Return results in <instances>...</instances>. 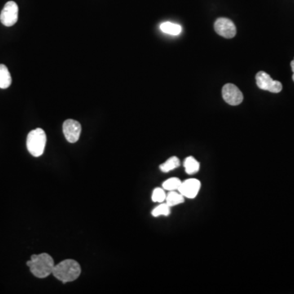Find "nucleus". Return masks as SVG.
I'll use <instances>...</instances> for the list:
<instances>
[{
	"mask_svg": "<svg viewBox=\"0 0 294 294\" xmlns=\"http://www.w3.org/2000/svg\"><path fill=\"white\" fill-rule=\"evenodd\" d=\"M27 265L29 266L31 273L40 279H44L53 274L55 266L53 257L48 253L32 255Z\"/></svg>",
	"mask_w": 294,
	"mask_h": 294,
	"instance_id": "1",
	"label": "nucleus"
},
{
	"mask_svg": "<svg viewBox=\"0 0 294 294\" xmlns=\"http://www.w3.org/2000/svg\"><path fill=\"white\" fill-rule=\"evenodd\" d=\"M81 274L80 264L73 259H67L55 265L53 274L62 283H68L77 279Z\"/></svg>",
	"mask_w": 294,
	"mask_h": 294,
	"instance_id": "2",
	"label": "nucleus"
},
{
	"mask_svg": "<svg viewBox=\"0 0 294 294\" xmlns=\"http://www.w3.org/2000/svg\"><path fill=\"white\" fill-rule=\"evenodd\" d=\"M47 136L42 128H36L31 131L27 136V150L31 155L40 157L44 154L46 146Z\"/></svg>",
	"mask_w": 294,
	"mask_h": 294,
	"instance_id": "3",
	"label": "nucleus"
},
{
	"mask_svg": "<svg viewBox=\"0 0 294 294\" xmlns=\"http://www.w3.org/2000/svg\"><path fill=\"white\" fill-rule=\"evenodd\" d=\"M256 85L259 89L269 91L270 93H278L283 89V85L277 80H272L267 73L259 71L256 76Z\"/></svg>",
	"mask_w": 294,
	"mask_h": 294,
	"instance_id": "4",
	"label": "nucleus"
},
{
	"mask_svg": "<svg viewBox=\"0 0 294 294\" xmlns=\"http://www.w3.org/2000/svg\"><path fill=\"white\" fill-rule=\"evenodd\" d=\"M18 5L14 1H9L0 14V22L5 27H13L18 22Z\"/></svg>",
	"mask_w": 294,
	"mask_h": 294,
	"instance_id": "5",
	"label": "nucleus"
},
{
	"mask_svg": "<svg viewBox=\"0 0 294 294\" xmlns=\"http://www.w3.org/2000/svg\"><path fill=\"white\" fill-rule=\"evenodd\" d=\"M221 93L224 101L230 106H238L243 102V93L234 84H225L221 90Z\"/></svg>",
	"mask_w": 294,
	"mask_h": 294,
	"instance_id": "6",
	"label": "nucleus"
},
{
	"mask_svg": "<svg viewBox=\"0 0 294 294\" xmlns=\"http://www.w3.org/2000/svg\"><path fill=\"white\" fill-rule=\"evenodd\" d=\"M214 30L219 36L226 39H232L236 35V27L228 18H218L215 22Z\"/></svg>",
	"mask_w": 294,
	"mask_h": 294,
	"instance_id": "7",
	"label": "nucleus"
},
{
	"mask_svg": "<svg viewBox=\"0 0 294 294\" xmlns=\"http://www.w3.org/2000/svg\"><path fill=\"white\" fill-rule=\"evenodd\" d=\"M201 187V183L199 180L195 178L186 180L181 181L179 188L177 190L178 192L181 193L185 198L187 199H195V197L199 194V190Z\"/></svg>",
	"mask_w": 294,
	"mask_h": 294,
	"instance_id": "8",
	"label": "nucleus"
},
{
	"mask_svg": "<svg viewBox=\"0 0 294 294\" xmlns=\"http://www.w3.org/2000/svg\"><path fill=\"white\" fill-rule=\"evenodd\" d=\"M81 129V124L76 120H67L63 124V133L71 143H76L80 139Z\"/></svg>",
	"mask_w": 294,
	"mask_h": 294,
	"instance_id": "9",
	"label": "nucleus"
},
{
	"mask_svg": "<svg viewBox=\"0 0 294 294\" xmlns=\"http://www.w3.org/2000/svg\"><path fill=\"white\" fill-rule=\"evenodd\" d=\"M11 84V74L9 69L5 65L0 64V89H8Z\"/></svg>",
	"mask_w": 294,
	"mask_h": 294,
	"instance_id": "10",
	"label": "nucleus"
},
{
	"mask_svg": "<svg viewBox=\"0 0 294 294\" xmlns=\"http://www.w3.org/2000/svg\"><path fill=\"white\" fill-rule=\"evenodd\" d=\"M160 30L162 32L171 35V36H178L181 33V27L180 25L175 24V23L166 22V23H162L160 25Z\"/></svg>",
	"mask_w": 294,
	"mask_h": 294,
	"instance_id": "11",
	"label": "nucleus"
},
{
	"mask_svg": "<svg viewBox=\"0 0 294 294\" xmlns=\"http://www.w3.org/2000/svg\"><path fill=\"white\" fill-rule=\"evenodd\" d=\"M184 168L187 174L192 175L198 173L200 168L199 162L197 161L195 158L189 156L184 161Z\"/></svg>",
	"mask_w": 294,
	"mask_h": 294,
	"instance_id": "12",
	"label": "nucleus"
},
{
	"mask_svg": "<svg viewBox=\"0 0 294 294\" xmlns=\"http://www.w3.org/2000/svg\"><path fill=\"white\" fill-rule=\"evenodd\" d=\"M165 201L168 206L173 207V206H177L184 203L185 197L178 191L177 192L176 190H173V191H169V193L167 195Z\"/></svg>",
	"mask_w": 294,
	"mask_h": 294,
	"instance_id": "13",
	"label": "nucleus"
},
{
	"mask_svg": "<svg viewBox=\"0 0 294 294\" xmlns=\"http://www.w3.org/2000/svg\"><path fill=\"white\" fill-rule=\"evenodd\" d=\"M180 164H181L180 159L177 156H173V157L169 158L166 162H164V164H162L159 166V168L163 173H168V172H171V171L178 168Z\"/></svg>",
	"mask_w": 294,
	"mask_h": 294,
	"instance_id": "14",
	"label": "nucleus"
},
{
	"mask_svg": "<svg viewBox=\"0 0 294 294\" xmlns=\"http://www.w3.org/2000/svg\"><path fill=\"white\" fill-rule=\"evenodd\" d=\"M170 206H168L167 203H160L159 206L155 207L151 212L153 217H158L159 216H165L168 217L170 214Z\"/></svg>",
	"mask_w": 294,
	"mask_h": 294,
	"instance_id": "15",
	"label": "nucleus"
},
{
	"mask_svg": "<svg viewBox=\"0 0 294 294\" xmlns=\"http://www.w3.org/2000/svg\"><path fill=\"white\" fill-rule=\"evenodd\" d=\"M181 181L177 177H171L169 179L166 180L164 183L162 184L163 188L168 191H173L177 190L181 185Z\"/></svg>",
	"mask_w": 294,
	"mask_h": 294,
	"instance_id": "16",
	"label": "nucleus"
},
{
	"mask_svg": "<svg viewBox=\"0 0 294 294\" xmlns=\"http://www.w3.org/2000/svg\"><path fill=\"white\" fill-rule=\"evenodd\" d=\"M166 193H165V190L163 187L162 188H155V190H153L152 199L153 202L155 203H164L166 199Z\"/></svg>",
	"mask_w": 294,
	"mask_h": 294,
	"instance_id": "17",
	"label": "nucleus"
},
{
	"mask_svg": "<svg viewBox=\"0 0 294 294\" xmlns=\"http://www.w3.org/2000/svg\"><path fill=\"white\" fill-rule=\"evenodd\" d=\"M291 67H292V71L293 72V75H292V80L294 81V59L291 62Z\"/></svg>",
	"mask_w": 294,
	"mask_h": 294,
	"instance_id": "18",
	"label": "nucleus"
}]
</instances>
